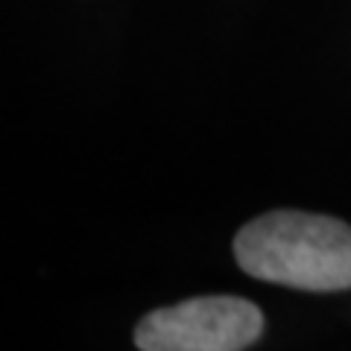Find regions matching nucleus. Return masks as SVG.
Masks as SVG:
<instances>
[{"mask_svg": "<svg viewBox=\"0 0 351 351\" xmlns=\"http://www.w3.org/2000/svg\"><path fill=\"white\" fill-rule=\"evenodd\" d=\"M234 258L252 278L307 293L351 287V226L343 219L272 211L234 237Z\"/></svg>", "mask_w": 351, "mask_h": 351, "instance_id": "obj_1", "label": "nucleus"}, {"mask_svg": "<svg viewBox=\"0 0 351 351\" xmlns=\"http://www.w3.org/2000/svg\"><path fill=\"white\" fill-rule=\"evenodd\" d=\"M263 331L258 304L237 295H202L147 313L135 328L141 351H240Z\"/></svg>", "mask_w": 351, "mask_h": 351, "instance_id": "obj_2", "label": "nucleus"}]
</instances>
